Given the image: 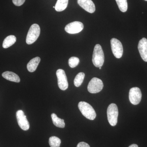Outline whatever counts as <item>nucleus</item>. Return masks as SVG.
<instances>
[{
	"label": "nucleus",
	"mask_w": 147,
	"mask_h": 147,
	"mask_svg": "<svg viewBox=\"0 0 147 147\" xmlns=\"http://www.w3.org/2000/svg\"><path fill=\"white\" fill-rule=\"evenodd\" d=\"M78 108L82 115L87 119L93 120L96 117V113L94 109L88 102L81 101L78 104Z\"/></svg>",
	"instance_id": "f257e3e1"
},
{
	"label": "nucleus",
	"mask_w": 147,
	"mask_h": 147,
	"mask_svg": "<svg viewBox=\"0 0 147 147\" xmlns=\"http://www.w3.org/2000/svg\"><path fill=\"white\" fill-rule=\"evenodd\" d=\"M92 61L94 65L96 67H101L104 63V53L99 44H96L95 46Z\"/></svg>",
	"instance_id": "f03ea898"
},
{
	"label": "nucleus",
	"mask_w": 147,
	"mask_h": 147,
	"mask_svg": "<svg viewBox=\"0 0 147 147\" xmlns=\"http://www.w3.org/2000/svg\"><path fill=\"white\" fill-rule=\"evenodd\" d=\"M118 115V109L117 105L115 103L110 104L107 109V117L110 125L115 126L117 124Z\"/></svg>",
	"instance_id": "7ed1b4c3"
},
{
	"label": "nucleus",
	"mask_w": 147,
	"mask_h": 147,
	"mask_svg": "<svg viewBox=\"0 0 147 147\" xmlns=\"http://www.w3.org/2000/svg\"><path fill=\"white\" fill-rule=\"evenodd\" d=\"M40 28L38 24H34L29 29L27 34L26 42L28 45L35 42L40 34Z\"/></svg>",
	"instance_id": "20e7f679"
},
{
	"label": "nucleus",
	"mask_w": 147,
	"mask_h": 147,
	"mask_svg": "<svg viewBox=\"0 0 147 147\" xmlns=\"http://www.w3.org/2000/svg\"><path fill=\"white\" fill-rule=\"evenodd\" d=\"M103 87L102 81L98 78H92L88 86V90L92 94L97 93L102 90Z\"/></svg>",
	"instance_id": "39448f33"
},
{
	"label": "nucleus",
	"mask_w": 147,
	"mask_h": 147,
	"mask_svg": "<svg viewBox=\"0 0 147 147\" xmlns=\"http://www.w3.org/2000/svg\"><path fill=\"white\" fill-rule=\"evenodd\" d=\"M111 49L113 55L117 59H120L122 57L123 50L121 42L115 38H113L110 40Z\"/></svg>",
	"instance_id": "423d86ee"
},
{
	"label": "nucleus",
	"mask_w": 147,
	"mask_h": 147,
	"mask_svg": "<svg viewBox=\"0 0 147 147\" xmlns=\"http://www.w3.org/2000/svg\"><path fill=\"white\" fill-rule=\"evenodd\" d=\"M56 74L59 88L62 90H65L68 88V83L65 71L63 69H59L57 70Z\"/></svg>",
	"instance_id": "0eeeda50"
},
{
	"label": "nucleus",
	"mask_w": 147,
	"mask_h": 147,
	"mask_svg": "<svg viewBox=\"0 0 147 147\" xmlns=\"http://www.w3.org/2000/svg\"><path fill=\"white\" fill-rule=\"evenodd\" d=\"M129 100L134 105H138L142 100V93L139 88L134 87L130 89L129 94Z\"/></svg>",
	"instance_id": "6e6552de"
},
{
	"label": "nucleus",
	"mask_w": 147,
	"mask_h": 147,
	"mask_svg": "<svg viewBox=\"0 0 147 147\" xmlns=\"http://www.w3.org/2000/svg\"><path fill=\"white\" fill-rule=\"evenodd\" d=\"M16 119L18 125L23 130L26 131L30 128V123L24 111L19 110L16 113Z\"/></svg>",
	"instance_id": "1a4fd4ad"
},
{
	"label": "nucleus",
	"mask_w": 147,
	"mask_h": 147,
	"mask_svg": "<svg viewBox=\"0 0 147 147\" xmlns=\"http://www.w3.org/2000/svg\"><path fill=\"white\" fill-rule=\"evenodd\" d=\"M84 28V24L82 22L74 21L66 25L65 30L69 34H74L80 32L83 30Z\"/></svg>",
	"instance_id": "9d476101"
},
{
	"label": "nucleus",
	"mask_w": 147,
	"mask_h": 147,
	"mask_svg": "<svg viewBox=\"0 0 147 147\" xmlns=\"http://www.w3.org/2000/svg\"><path fill=\"white\" fill-rule=\"evenodd\" d=\"M77 2L82 8L89 13H93L95 11V6L92 0H77Z\"/></svg>",
	"instance_id": "9b49d317"
},
{
	"label": "nucleus",
	"mask_w": 147,
	"mask_h": 147,
	"mask_svg": "<svg viewBox=\"0 0 147 147\" xmlns=\"http://www.w3.org/2000/svg\"><path fill=\"white\" fill-rule=\"evenodd\" d=\"M138 50L143 60L147 62V39L143 38L140 40L138 44Z\"/></svg>",
	"instance_id": "f8f14e48"
},
{
	"label": "nucleus",
	"mask_w": 147,
	"mask_h": 147,
	"mask_svg": "<svg viewBox=\"0 0 147 147\" xmlns=\"http://www.w3.org/2000/svg\"><path fill=\"white\" fill-rule=\"evenodd\" d=\"M2 76L5 79L11 82L19 83L20 79L16 74L11 71H6L2 74Z\"/></svg>",
	"instance_id": "ddd939ff"
},
{
	"label": "nucleus",
	"mask_w": 147,
	"mask_h": 147,
	"mask_svg": "<svg viewBox=\"0 0 147 147\" xmlns=\"http://www.w3.org/2000/svg\"><path fill=\"white\" fill-rule=\"evenodd\" d=\"M40 61V59L39 57H36L31 60L27 65V69L28 71L30 72H34L36 70Z\"/></svg>",
	"instance_id": "4468645a"
},
{
	"label": "nucleus",
	"mask_w": 147,
	"mask_h": 147,
	"mask_svg": "<svg viewBox=\"0 0 147 147\" xmlns=\"http://www.w3.org/2000/svg\"><path fill=\"white\" fill-rule=\"evenodd\" d=\"M51 117L53 123L55 126L60 128H64L65 127V123L64 119L58 117L55 113L52 114Z\"/></svg>",
	"instance_id": "2eb2a0df"
},
{
	"label": "nucleus",
	"mask_w": 147,
	"mask_h": 147,
	"mask_svg": "<svg viewBox=\"0 0 147 147\" xmlns=\"http://www.w3.org/2000/svg\"><path fill=\"white\" fill-rule=\"evenodd\" d=\"M16 38L13 35H9L5 38L3 43L4 48H7L14 44L16 42Z\"/></svg>",
	"instance_id": "dca6fc26"
},
{
	"label": "nucleus",
	"mask_w": 147,
	"mask_h": 147,
	"mask_svg": "<svg viewBox=\"0 0 147 147\" xmlns=\"http://www.w3.org/2000/svg\"><path fill=\"white\" fill-rule=\"evenodd\" d=\"M69 0H57L55 5V10L60 12L64 10L67 7Z\"/></svg>",
	"instance_id": "f3484780"
},
{
	"label": "nucleus",
	"mask_w": 147,
	"mask_h": 147,
	"mask_svg": "<svg viewBox=\"0 0 147 147\" xmlns=\"http://www.w3.org/2000/svg\"><path fill=\"white\" fill-rule=\"evenodd\" d=\"M85 74L84 72H80L77 74L74 80V85L76 87H79L82 85L84 82Z\"/></svg>",
	"instance_id": "a211bd4d"
},
{
	"label": "nucleus",
	"mask_w": 147,
	"mask_h": 147,
	"mask_svg": "<svg viewBox=\"0 0 147 147\" xmlns=\"http://www.w3.org/2000/svg\"><path fill=\"white\" fill-rule=\"evenodd\" d=\"M49 144L51 147H60L61 140L59 138L55 136L50 137L49 140Z\"/></svg>",
	"instance_id": "6ab92c4d"
},
{
	"label": "nucleus",
	"mask_w": 147,
	"mask_h": 147,
	"mask_svg": "<svg viewBox=\"0 0 147 147\" xmlns=\"http://www.w3.org/2000/svg\"><path fill=\"white\" fill-rule=\"evenodd\" d=\"M119 8L123 12H126L127 9V0H116Z\"/></svg>",
	"instance_id": "aec40b11"
},
{
	"label": "nucleus",
	"mask_w": 147,
	"mask_h": 147,
	"mask_svg": "<svg viewBox=\"0 0 147 147\" xmlns=\"http://www.w3.org/2000/svg\"><path fill=\"white\" fill-rule=\"evenodd\" d=\"M79 58L76 57H71L69 59V65L71 68H74L79 65Z\"/></svg>",
	"instance_id": "412c9836"
},
{
	"label": "nucleus",
	"mask_w": 147,
	"mask_h": 147,
	"mask_svg": "<svg viewBox=\"0 0 147 147\" xmlns=\"http://www.w3.org/2000/svg\"><path fill=\"white\" fill-rule=\"evenodd\" d=\"M26 0H12V2L14 5L17 6H20L24 4Z\"/></svg>",
	"instance_id": "4be33fe9"
},
{
	"label": "nucleus",
	"mask_w": 147,
	"mask_h": 147,
	"mask_svg": "<svg viewBox=\"0 0 147 147\" xmlns=\"http://www.w3.org/2000/svg\"><path fill=\"white\" fill-rule=\"evenodd\" d=\"M76 147H90L89 145L84 142H81L79 143Z\"/></svg>",
	"instance_id": "5701e85b"
},
{
	"label": "nucleus",
	"mask_w": 147,
	"mask_h": 147,
	"mask_svg": "<svg viewBox=\"0 0 147 147\" xmlns=\"http://www.w3.org/2000/svg\"><path fill=\"white\" fill-rule=\"evenodd\" d=\"M128 147H138V146H137V144H133L130 145V146H129Z\"/></svg>",
	"instance_id": "b1692460"
},
{
	"label": "nucleus",
	"mask_w": 147,
	"mask_h": 147,
	"mask_svg": "<svg viewBox=\"0 0 147 147\" xmlns=\"http://www.w3.org/2000/svg\"><path fill=\"white\" fill-rule=\"evenodd\" d=\"M101 69V67H99V69Z\"/></svg>",
	"instance_id": "393cba45"
},
{
	"label": "nucleus",
	"mask_w": 147,
	"mask_h": 147,
	"mask_svg": "<svg viewBox=\"0 0 147 147\" xmlns=\"http://www.w3.org/2000/svg\"><path fill=\"white\" fill-rule=\"evenodd\" d=\"M53 8H55V6L53 7Z\"/></svg>",
	"instance_id": "a878e982"
},
{
	"label": "nucleus",
	"mask_w": 147,
	"mask_h": 147,
	"mask_svg": "<svg viewBox=\"0 0 147 147\" xmlns=\"http://www.w3.org/2000/svg\"><path fill=\"white\" fill-rule=\"evenodd\" d=\"M145 1H147V0H145Z\"/></svg>",
	"instance_id": "bb28decb"
}]
</instances>
